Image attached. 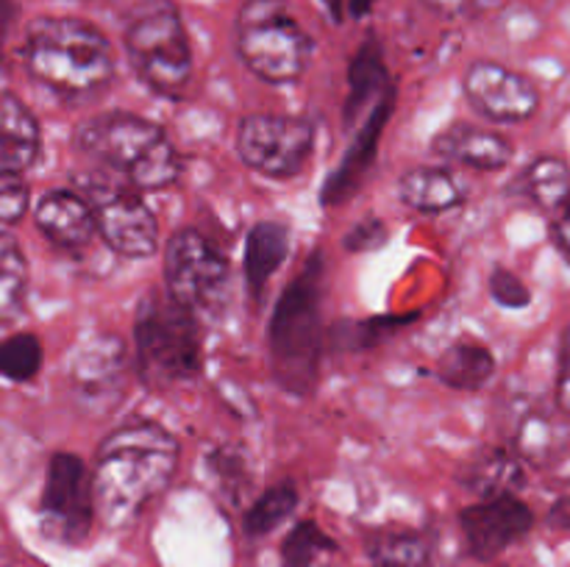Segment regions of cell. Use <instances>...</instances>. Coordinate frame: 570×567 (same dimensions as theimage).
I'll return each instance as SVG.
<instances>
[{
  "label": "cell",
  "mask_w": 570,
  "mask_h": 567,
  "mask_svg": "<svg viewBox=\"0 0 570 567\" xmlns=\"http://www.w3.org/2000/svg\"><path fill=\"white\" fill-rule=\"evenodd\" d=\"M178 439L156 420H131L104 439L92 467L95 515L128 526L178 470Z\"/></svg>",
  "instance_id": "cell-1"
},
{
  "label": "cell",
  "mask_w": 570,
  "mask_h": 567,
  "mask_svg": "<svg viewBox=\"0 0 570 567\" xmlns=\"http://www.w3.org/2000/svg\"><path fill=\"white\" fill-rule=\"evenodd\" d=\"M22 59L42 87L70 100L98 94L115 76V53L100 28L78 17H39L28 26Z\"/></svg>",
  "instance_id": "cell-2"
},
{
  "label": "cell",
  "mask_w": 570,
  "mask_h": 567,
  "mask_svg": "<svg viewBox=\"0 0 570 567\" xmlns=\"http://www.w3.org/2000/svg\"><path fill=\"white\" fill-rule=\"evenodd\" d=\"M323 261L321 253L312 256L304 270L289 281L273 309L267 328V350L276 384L289 395H309L321 376L326 331L321 317L323 295Z\"/></svg>",
  "instance_id": "cell-3"
},
{
  "label": "cell",
  "mask_w": 570,
  "mask_h": 567,
  "mask_svg": "<svg viewBox=\"0 0 570 567\" xmlns=\"http://www.w3.org/2000/svg\"><path fill=\"white\" fill-rule=\"evenodd\" d=\"M83 156L100 161L134 189H165L181 176L176 145L156 122L128 111H104L83 120L76 131Z\"/></svg>",
  "instance_id": "cell-4"
},
{
  "label": "cell",
  "mask_w": 570,
  "mask_h": 567,
  "mask_svg": "<svg viewBox=\"0 0 570 567\" xmlns=\"http://www.w3.org/2000/svg\"><path fill=\"white\" fill-rule=\"evenodd\" d=\"M128 59L137 76L165 98H181L193 81V44L173 0H134L126 17Z\"/></svg>",
  "instance_id": "cell-5"
},
{
  "label": "cell",
  "mask_w": 570,
  "mask_h": 567,
  "mask_svg": "<svg viewBox=\"0 0 570 567\" xmlns=\"http://www.w3.org/2000/svg\"><path fill=\"white\" fill-rule=\"evenodd\" d=\"M134 350L139 372L150 387L167 389L189 381L200 372L198 317L170 295L148 292L134 317Z\"/></svg>",
  "instance_id": "cell-6"
},
{
  "label": "cell",
  "mask_w": 570,
  "mask_h": 567,
  "mask_svg": "<svg viewBox=\"0 0 570 567\" xmlns=\"http://www.w3.org/2000/svg\"><path fill=\"white\" fill-rule=\"evenodd\" d=\"M309 33L289 14L287 0H245L237 14V53L256 78L293 83L312 61Z\"/></svg>",
  "instance_id": "cell-7"
},
{
  "label": "cell",
  "mask_w": 570,
  "mask_h": 567,
  "mask_svg": "<svg viewBox=\"0 0 570 567\" xmlns=\"http://www.w3.org/2000/svg\"><path fill=\"white\" fill-rule=\"evenodd\" d=\"M167 295L198 320H217L232 292L228 261L195 228H181L167 242Z\"/></svg>",
  "instance_id": "cell-8"
},
{
  "label": "cell",
  "mask_w": 570,
  "mask_h": 567,
  "mask_svg": "<svg viewBox=\"0 0 570 567\" xmlns=\"http://www.w3.org/2000/svg\"><path fill=\"white\" fill-rule=\"evenodd\" d=\"M76 181L78 195L92 209L98 233L115 253L128 256V259H145L154 253L159 245V222L139 189H134L115 172L81 176Z\"/></svg>",
  "instance_id": "cell-9"
},
{
  "label": "cell",
  "mask_w": 570,
  "mask_h": 567,
  "mask_svg": "<svg viewBox=\"0 0 570 567\" xmlns=\"http://www.w3.org/2000/svg\"><path fill=\"white\" fill-rule=\"evenodd\" d=\"M92 470L76 454H56L45 476L39 520L45 537L61 545H81L95 523Z\"/></svg>",
  "instance_id": "cell-10"
},
{
  "label": "cell",
  "mask_w": 570,
  "mask_h": 567,
  "mask_svg": "<svg viewBox=\"0 0 570 567\" xmlns=\"http://www.w3.org/2000/svg\"><path fill=\"white\" fill-rule=\"evenodd\" d=\"M312 145V122L293 115H248L237 131L239 159L267 178L298 176L309 161Z\"/></svg>",
  "instance_id": "cell-11"
},
{
  "label": "cell",
  "mask_w": 570,
  "mask_h": 567,
  "mask_svg": "<svg viewBox=\"0 0 570 567\" xmlns=\"http://www.w3.org/2000/svg\"><path fill=\"white\" fill-rule=\"evenodd\" d=\"M72 395L87 415H109L122 400L128 384V350L111 331L92 334L72 356Z\"/></svg>",
  "instance_id": "cell-12"
},
{
  "label": "cell",
  "mask_w": 570,
  "mask_h": 567,
  "mask_svg": "<svg viewBox=\"0 0 570 567\" xmlns=\"http://www.w3.org/2000/svg\"><path fill=\"white\" fill-rule=\"evenodd\" d=\"M534 528V511L515 493L482 498L460 511V531L473 559L493 561L527 539Z\"/></svg>",
  "instance_id": "cell-13"
},
{
  "label": "cell",
  "mask_w": 570,
  "mask_h": 567,
  "mask_svg": "<svg viewBox=\"0 0 570 567\" xmlns=\"http://www.w3.org/2000/svg\"><path fill=\"white\" fill-rule=\"evenodd\" d=\"M462 89L473 109L493 122H527L540 109V89L532 78L499 61H473L462 78Z\"/></svg>",
  "instance_id": "cell-14"
},
{
  "label": "cell",
  "mask_w": 570,
  "mask_h": 567,
  "mask_svg": "<svg viewBox=\"0 0 570 567\" xmlns=\"http://www.w3.org/2000/svg\"><path fill=\"white\" fill-rule=\"evenodd\" d=\"M395 98H399V89H393L390 94H384L376 106L365 115L362 128H356L354 139H351L348 150H345L343 161L334 167L332 176L323 183V203L326 206H340L362 187L367 170L373 167L379 153V142H382V133L387 120L395 111Z\"/></svg>",
  "instance_id": "cell-15"
},
{
  "label": "cell",
  "mask_w": 570,
  "mask_h": 567,
  "mask_svg": "<svg viewBox=\"0 0 570 567\" xmlns=\"http://www.w3.org/2000/svg\"><path fill=\"white\" fill-rule=\"evenodd\" d=\"M432 150L443 159L465 165L479 172L501 170L512 161V142L499 131L476 128L471 122H454L432 139Z\"/></svg>",
  "instance_id": "cell-16"
},
{
  "label": "cell",
  "mask_w": 570,
  "mask_h": 567,
  "mask_svg": "<svg viewBox=\"0 0 570 567\" xmlns=\"http://www.w3.org/2000/svg\"><path fill=\"white\" fill-rule=\"evenodd\" d=\"M37 228L56 248L65 250H83L98 237L89 203L78 192H67V189H53L39 200Z\"/></svg>",
  "instance_id": "cell-17"
},
{
  "label": "cell",
  "mask_w": 570,
  "mask_h": 567,
  "mask_svg": "<svg viewBox=\"0 0 570 567\" xmlns=\"http://www.w3.org/2000/svg\"><path fill=\"white\" fill-rule=\"evenodd\" d=\"M395 89L393 76L384 61V50L376 37H367L360 44L348 64V98H345V126L365 120L367 111Z\"/></svg>",
  "instance_id": "cell-18"
},
{
  "label": "cell",
  "mask_w": 570,
  "mask_h": 567,
  "mask_svg": "<svg viewBox=\"0 0 570 567\" xmlns=\"http://www.w3.org/2000/svg\"><path fill=\"white\" fill-rule=\"evenodd\" d=\"M42 131L14 94L0 92V172H26L39 159Z\"/></svg>",
  "instance_id": "cell-19"
},
{
  "label": "cell",
  "mask_w": 570,
  "mask_h": 567,
  "mask_svg": "<svg viewBox=\"0 0 570 567\" xmlns=\"http://www.w3.org/2000/svg\"><path fill=\"white\" fill-rule=\"evenodd\" d=\"M568 420L560 411L527 409L512 428V454L523 465H551L568 445Z\"/></svg>",
  "instance_id": "cell-20"
},
{
  "label": "cell",
  "mask_w": 570,
  "mask_h": 567,
  "mask_svg": "<svg viewBox=\"0 0 570 567\" xmlns=\"http://www.w3.org/2000/svg\"><path fill=\"white\" fill-rule=\"evenodd\" d=\"M289 253V233L282 222L262 220L250 228L245 239V284H248L250 298L259 300L265 295L267 284L276 276Z\"/></svg>",
  "instance_id": "cell-21"
},
{
  "label": "cell",
  "mask_w": 570,
  "mask_h": 567,
  "mask_svg": "<svg viewBox=\"0 0 570 567\" xmlns=\"http://www.w3.org/2000/svg\"><path fill=\"white\" fill-rule=\"evenodd\" d=\"M460 481L479 498L515 493L527 481L523 461L510 448H482L462 465Z\"/></svg>",
  "instance_id": "cell-22"
},
{
  "label": "cell",
  "mask_w": 570,
  "mask_h": 567,
  "mask_svg": "<svg viewBox=\"0 0 570 567\" xmlns=\"http://www.w3.org/2000/svg\"><path fill=\"white\" fill-rule=\"evenodd\" d=\"M399 198L415 211H449L465 200V192L443 167H412L399 178Z\"/></svg>",
  "instance_id": "cell-23"
},
{
  "label": "cell",
  "mask_w": 570,
  "mask_h": 567,
  "mask_svg": "<svg viewBox=\"0 0 570 567\" xmlns=\"http://www.w3.org/2000/svg\"><path fill=\"white\" fill-rule=\"evenodd\" d=\"M495 356L488 345L479 342H454L445 348L438 359V378L451 389L460 392H479L493 378Z\"/></svg>",
  "instance_id": "cell-24"
},
{
  "label": "cell",
  "mask_w": 570,
  "mask_h": 567,
  "mask_svg": "<svg viewBox=\"0 0 570 567\" xmlns=\"http://www.w3.org/2000/svg\"><path fill=\"white\" fill-rule=\"evenodd\" d=\"M373 567H429L432 543L412 528H379L365 539Z\"/></svg>",
  "instance_id": "cell-25"
},
{
  "label": "cell",
  "mask_w": 570,
  "mask_h": 567,
  "mask_svg": "<svg viewBox=\"0 0 570 567\" xmlns=\"http://www.w3.org/2000/svg\"><path fill=\"white\" fill-rule=\"evenodd\" d=\"M518 189L540 209L562 211L570 195V165L560 156H540L521 172Z\"/></svg>",
  "instance_id": "cell-26"
},
{
  "label": "cell",
  "mask_w": 570,
  "mask_h": 567,
  "mask_svg": "<svg viewBox=\"0 0 570 567\" xmlns=\"http://www.w3.org/2000/svg\"><path fill=\"white\" fill-rule=\"evenodd\" d=\"M298 506V489L293 481H278L271 489L259 495L254 500V506H248L243 517V531L248 537H265V534L276 531L284 520L295 511Z\"/></svg>",
  "instance_id": "cell-27"
},
{
  "label": "cell",
  "mask_w": 570,
  "mask_h": 567,
  "mask_svg": "<svg viewBox=\"0 0 570 567\" xmlns=\"http://www.w3.org/2000/svg\"><path fill=\"white\" fill-rule=\"evenodd\" d=\"M28 287V261L14 237L0 231V322L20 315Z\"/></svg>",
  "instance_id": "cell-28"
},
{
  "label": "cell",
  "mask_w": 570,
  "mask_h": 567,
  "mask_svg": "<svg viewBox=\"0 0 570 567\" xmlns=\"http://www.w3.org/2000/svg\"><path fill=\"white\" fill-rule=\"evenodd\" d=\"M42 345L33 334H11L0 342V376L9 381H31L42 370Z\"/></svg>",
  "instance_id": "cell-29"
},
{
  "label": "cell",
  "mask_w": 570,
  "mask_h": 567,
  "mask_svg": "<svg viewBox=\"0 0 570 567\" xmlns=\"http://www.w3.org/2000/svg\"><path fill=\"white\" fill-rule=\"evenodd\" d=\"M334 539L317 526L315 520L295 523L293 531L282 543V565L284 567H312L321 554L334 550Z\"/></svg>",
  "instance_id": "cell-30"
},
{
  "label": "cell",
  "mask_w": 570,
  "mask_h": 567,
  "mask_svg": "<svg viewBox=\"0 0 570 567\" xmlns=\"http://www.w3.org/2000/svg\"><path fill=\"white\" fill-rule=\"evenodd\" d=\"M488 287L490 298L499 306H504V309H527V306L532 304V289L523 284L521 276H515V272L507 270V267H495V270L490 272Z\"/></svg>",
  "instance_id": "cell-31"
},
{
  "label": "cell",
  "mask_w": 570,
  "mask_h": 567,
  "mask_svg": "<svg viewBox=\"0 0 570 567\" xmlns=\"http://www.w3.org/2000/svg\"><path fill=\"white\" fill-rule=\"evenodd\" d=\"M206 465H209L212 476L220 481V487L232 489V495L239 493V484L248 481V461L237 448H215Z\"/></svg>",
  "instance_id": "cell-32"
},
{
  "label": "cell",
  "mask_w": 570,
  "mask_h": 567,
  "mask_svg": "<svg viewBox=\"0 0 570 567\" xmlns=\"http://www.w3.org/2000/svg\"><path fill=\"white\" fill-rule=\"evenodd\" d=\"M28 209V183L20 172H0V222H17Z\"/></svg>",
  "instance_id": "cell-33"
},
{
  "label": "cell",
  "mask_w": 570,
  "mask_h": 567,
  "mask_svg": "<svg viewBox=\"0 0 570 567\" xmlns=\"http://www.w3.org/2000/svg\"><path fill=\"white\" fill-rule=\"evenodd\" d=\"M384 242H387V226L373 215L356 222V226L345 233V248L354 250V253H367V250L382 248Z\"/></svg>",
  "instance_id": "cell-34"
},
{
  "label": "cell",
  "mask_w": 570,
  "mask_h": 567,
  "mask_svg": "<svg viewBox=\"0 0 570 567\" xmlns=\"http://www.w3.org/2000/svg\"><path fill=\"white\" fill-rule=\"evenodd\" d=\"M554 404H557V411L566 417L570 426V326L566 328L560 342V372H557Z\"/></svg>",
  "instance_id": "cell-35"
},
{
  "label": "cell",
  "mask_w": 570,
  "mask_h": 567,
  "mask_svg": "<svg viewBox=\"0 0 570 567\" xmlns=\"http://www.w3.org/2000/svg\"><path fill=\"white\" fill-rule=\"evenodd\" d=\"M426 6L445 17H468L482 11L488 6V0H426Z\"/></svg>",
  "instance_id": "cell-36"
},
{
  "label": "cell",
  "mask_w": 570,
  "mask_h": 567,
  "mask_svg": "<svg viewBox=\"0 0 570 567\" xmlns=\"http://www.w3.org/2000/svg\"><path fill=\"white\" fill-rule=\"evenodd\" d=\"M546 526L557 534H570V495H562L551 504L549 515H546Z\"/></svg>",
  "instance_id": "cell-37"
},
{
  "label": "cell",
  "mask_w": 570,
  "mask_h": 567,
  "mask_svg": "<svg viewBox=\"0 0 570 567\" xmlns=\"http://www.w3.org/2000/svg\"><path fill=\"white\" fill-rule=\"evenodd\" d=\"M17 14H20V9H17L14 0H0V59H3L6 39H9L11 28H14Z\"/></svg>",
  "instance_id": "cell-38"
},
{
  "label": "cell",
  "mask_w": 570,
  "mask_h": 567,
  "mask_svg": "<svg viewBox=\"0 0 570 567\" xmlns=\"http://www.w3.org/2000/svg\"><path fill=\"white\" fill-rule=\"evenodd\" d=\"M551 239H554L557 250L570 261V215H560L551 222Z\"/></svg>",
  "instance_id": "cell-39"
},
{
  "label": "cell",
  "mask_w": 570,
  "mask_h": 567,
  "mask_svg": "<svg viewBox=\"0 0 570 567\" xmlns=\"http://www.w3.org/2000/svg\"><path fill=\"white\" fill-rule=\"evenodd\" d=\"M376 6V0H345V9L351 11V17H367Z\"/></svg>",
  "instance_id": "cell-40"
},
{
  "label": "cell",
  "mask_w": 570,
  "mask_h": 567,
  "mask_svg": "<svg viewBox=\"0 0 570 567\" xmlns=\"http://www.w3.org/2000/svg\"><path fill=\"white\" fill-rule=\"evenodd\" d=\"M326 14L332 17L334 22H343L345 20V0H321Z\"/></svg>",
  "instance_id": "cell-41"
},
{
  "label": "cell",
  "mask_w": 570,
  "mask_h": 567,
  "mask_svg": "<svg viewBox=\"0 0 570 567\" xmlns=\"http://www.w3.org/2000/svg\"><path fill=\"white\" fill-rule=\"evenodd\" d=\"M562 215H570V195H568V200H566V206H562Z\"/></svg>",
  "instance_id": "cell-42"
},
{
  "label": "cell",
  "mask_w": 570,
  "mask_h": 567,
  "mask_svg": "<svg viewBox=\"0 0 570 567\" xmlns=\"http://www.w3.org/2000/svg\"><path fill=\"white\" fill-rule=\"evenodd\" d=\"M499 567H507V565H499Z\"/></svg>",
  "instance_id": "cell-43"
}]
</instances>
